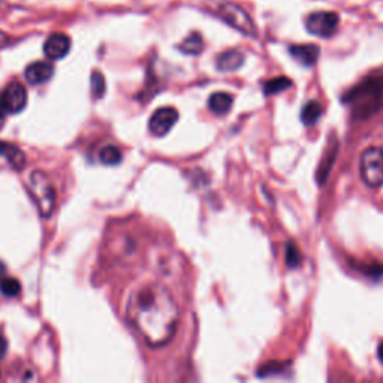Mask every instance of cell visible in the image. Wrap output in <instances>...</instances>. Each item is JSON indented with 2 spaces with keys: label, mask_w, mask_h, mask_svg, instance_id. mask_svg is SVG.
I'll return each mask as SVG.
<instances>
[{
  "label": "cell",
  "mask_w": 383,
  "mask_h": 383,
  "mask_svg": "<svg viewBox=\"0 0 383 383\" xmlns=\"http://www.w3.org/2000/svg\"><path fill=\"white\" fill-rule=\"evenodd\" d=\"M282 372V364L279 362H269L265 364L264 367H261L258 376L259 377H267V376H273V374H279Z\"/></svg>",
  "instance_id": "obj_23"
},
{
  "label": "cell",
  "mask_w": 383,
  "mask_h": 383,
  "mask_svg": "<svg viewBox=\"0 0 383 383\" xmlns=\"http://www.w3.org/2000/svg\"><path fill=\"white\" fill-rule=\"evenodd\" d=\"M71 50V38L65 34H53L44 45V53L50 60H60Z\"/></svg>",
  "instance_id": "obj_9"
},
{
  "label": "cell",
  "mask_w": 383,
  "mask_h": 383,
  "mask_svg": "<svg viewBox=\"0 0 383 383\" xmlns=\"http://www.w3.org/2000/svg\"><path fill=\"white\" fill-rule=\"evenodd\" d=\"M0 292L6 298H15L21 292V284L14 277H4L0 280Z\"/></svg>",
  "instance_id": "obj_20"
},
{
  "label": "cell",
  "mask_w": 383,
  "mask_h": 383,
  "mask_svg": "<svg viewBox=\"0 0 383 383\" xmlns=\"http://www.w3.org/2000/svg\"><path fill=\"white\" fill-rule=\"evenodd\" d=\"M217 12L223 21H227L229 26H232L238 31H242V34L247 36L257 35V27H254L250 15L244 8L232 2H222L217 6Z\"/></svg>",
  "instance_id": "obj_5"
},
{
  "label": "cell",
  "mask_w": 383,
  "mask_h": 383,
  "mask_svg": "<svg viewBox=\"0 0 383 383\" xmlns=\"http://www.w3.org/2000/svg\"><path fill=\"white\" fill-rule=\"evenodd\" d=\"M286 265L289 268H297L301 265V253L294 243H287L286 246Z\"/></svg>",
  "instance_id": "obj_22"
},
{
  "label": "cell",
  "mask_w": 383,
  "mask_h": 383,
  "mask_svg": "<svg viewBox=\"0 0 383 383\" xmlns=\"http://www.w3.org/2000/svg\"><path fill=\"white\" fill-rule=\"evenodd\" d=\"M289 53L298 63H301L302 66L310 68L317 61L321 50H319L317 45L306 44V45H292L289 48Z\"/></svg>",
  "instance_id": "obj_12"
},
{
  "label": "cell",
  "mask_w": 383,
  "mask_h": 383,
  "mask_svg": "<svg viewBox=\"0 0 383 383\" xmlns=\"http://www.w3.org/2000/svg\"><path fill=\"white\" fill-rule=\"evenodd\" d=\"M232 104H234L232 94L225 93V91H216L210 96V99H209V108L214 114H219V116L229 113Z\"/></svg>",
  "instance_id": "obj_14"
},
{
  "label": "cell",
  "mask_w": 383,
  "mask_h": 383,
  "mask_svg": "<svg viewBox=\"0 0 383 383\" xmlns=\"http://www.w3.org/2000/svg\"><path fill=\"white\" fill-rule=\"evenodd\" d=\"M0 157H4L14 171H23L26 168V154L14 144L0 141Z\"/></svg>",
  "instance_id": "obj_11"
},
{
  "label": "cell",
  "mask_w": 383,
  "mask_h": 383,
  "mask_svg": "<svg viewBox=\"0 0 383 383\" xmlns=\"http://www.w3.org/2000/svg\"><path fill=\"white\" fill-rule=\"evenodd\" d=\"M340 19L335 12L317 11L306 19V29L319 38H331L339 29Z\"/></svg>",
  "instance_id": "obj_6"
},
{
  "label": "cell",
  "mask_w": 383,
  "mask_h": 383,
  "mask_svg": "<svg viewBox=\"0 0 383 383\" xmlns=\"http://www.w3.org/2000/svg\"><path fill=\"white\" fill-rule=\"evenodd\" d=\"M9 44V36L5 35L2 30H0V50H2L4 46H6Z\"/></svg>",
  "instance_id": "obj_25"
},
{
  "label": "cell",
  "mask_w": 383,
  "mask_h": 383,
  "mask_svg": "<svg viewBox=\"0 0 383 383\" xmlns=\"http://www.w3.org/2000/svg\"><path fill=\"white\" fill-rule=\"evenodd\" d=\"M243 63H244V54L242 51L228 50L217 57L216 66L220 72H234L242 68Z\"/></svg>",
  "instance_id": "obj_13"
},
{
  "label": "cell",
  "mask_w": 383,
  "mask_h": 383,
  "mask_svg": "<svg viewBox=\"0 0 383 383\" xmlns=\"http://www.w3.org/2000/svg\"><path fill=\"white\" fill-rule=\"evenodd\" d=\"M6 352H8V342L2 334H0V361L5 358Z\"/></svg>",
  "instance_id": "obj_24"
},
{
  "label": "cell",
  "mask_w": 383,
  "mask_h": 383,
  "mask_svg": "<svg viewBox=\"0 0 383 383\" xmlns=\"http://www.w3.org/2000/svg\"><path fill=\"white\" fill-rule=\"evenodd\" d=\"M91 94H93V98L94 99H101L104 98V94H105V89H106V84H105V78L101 72L98 71H94L91 74Z\"/></svg>",
  "instance_id": "obj_21"
},
{
  "label": "cell",
  "mask_w": 383,
  "mask_h": 383,
  "mask_svg": "<svg viewBox=\"0 0 383 383\" xmlns=\"http://www.w3.org/2000/svg\"><path fill=\"white\" fill-rule=\"evenodd\" d=\"M2 101L8 114L21 113L27 105V90L21 83L12 81L2 91Z\"/></svg>",
  "instance_id": "obj_8"
},
{
  "label": "cell",
  "mask_w": 383,
  "mask_h": 383,
  "mask_svg": "<svg viewBox=\"0 0 383 383\" xmlns=\"http://www.w3.org/2000/svg\"><path fill=\"white\" fill-rule=\"evenodd\" d=\"M179 111L174 106H164L156 109L149 121V129L154 136H165L175 123L179 121Z\"/></svg>",
  "instance_id": "obj_7"
},
{
  "label": "cell",
  "mask_w": 383,
  "mask_h": 383,
  "mask_svg": "<svg viewBox=\"0 0 383 383\" xmlns=\"http://www.w3.org/2000/svg\"><path fill=\"white\" fill-rule=\"evenodd\" d=\"M5 273H6V265L0 261V277H4Z\"/></svg>",
  "instance_id": "obj_28"
},
{
  "label": "cell",
  "mask_w": 383,
  "mask_h": 383,
  "mask_svg": "<svg viewBox=\"0 0 383 383\" xmlns=\"http://www.w3.org/2000/svg\"><path fill=\"white\" fill-rule=\"evenodd\" d=\"M335 153H337V141L332 142L331 146L328 147L327 150V154L324 157V161L321 164V166H319V175H317V179H319V183H324L325 179H327V175L334 164V159H335Z\"/></svg>",
  "instance_id": "obj_18"
},
{
  "label": "cell",
  "mask_w": 383,
  "mask_h": 383,
  "mask_svg": "<svg viewBox=\"0 0 383 383\" xmlns=\"http://www.w3.org/2000/svg\"><path fill=\"white\" fill-rule=\"evenodd\" d=\"M6 109H5V105H4V101H2V93H0V121L4 120V117L6 116Z\"/></svg>",
  "instance_id": "obj_26"
},
{
  "label": "cell",
  "mask_w": 383,
  "mask_h": 383,
  "mask_svg": "<svg viewBox=\"0 0 383 383\" xmlns=\"http://www.w3.org/2000/svg\"><path fill=\"white\" fill-rule=\"evenodd\" d=\"M377 358H379V361L383 364V342L379 344V349H377Z\"/></svg>",
  "instance_id": "obj_27"
},
{
  "label": "cell",
  "mask_w": 383,
  "mask_h": 383,
  "mask_svg": "<svg viewBox=\"0 0 383 383\" xmlns=\"http://www.w3.org/2000/svg\"><path fill=\"white\" fill-rule=\"evenodd\" d=\"M54 75V66L48 61H35L26 68L24 76L31 86H39L50 81Z\"/></svg>",
  "instance_id": "obj_10"
},
{
  "label": "cell",
  "mask_w": 383,
  "mask_h": 383,
  "mask_svg": "<svg viewBox=\"0 0 383 383\" xmlns=\"http://www.w3.org/2000/svg\"><path fill=\"white\" fill-rule=\"evenodd\" d=\"M99 161L106 166H117L123 161V153L116 146H105L99 153Z\"/></svg>",
  "instance_id": "obj_16"
},
{
  "label": "cell",
  "mask_w": 383,
  "mask_h": 383,
  "mask_svg": "<svg viewBox=\"0 0 383 383\" xmlns=\"http://www.w3.org/2000/svg\"><path fill=\"white\" fill-rule=\"evenodd\" d=\"M180 51L186 53V54H190V56H197L202 51L204 48V41H202V36L199 34H192L190 36H187L181 44H180Z\"/></svg>",
  "instance_id": "obj_17"
},
{
  "label": "cell",
  "mask_w": 383,
  "mask_h": 383,
  "mask_svg": "<svg viewBox=\"0 0 383 383\" xmlns=\"http://www.w3.org/2000/svg\"><path fill=\"white\" fill-rule=\"evenodd\" d=\"M126 319L147 346L168 344L177 331L180 309L165 286L147 283L131 292L126 302Z\"/></svg>",
  "instance_id": "obj_1"
},
{
  "label": "cell",
  "mask_w": 383,
  "mask_h": 383,
  "mask_svg": "<svg viewBox=\"0 0 383 383\" xmlns=\"http://www.w3.org/2000/svg\"><path fill=\"white\" fill-rule=\"evenodd\" d=\"M27 190L41 217L50 219L56 210V190L50 177L39 169L31 171L27 179Z\"/></svg>",
  "instance_id": "obj_3"
},
{
  "label": "cell",
  "mask_w": 383,
  "mask_h": 383,
  "mask_svg": "<svg viewBox=\"0 0 383 383\" xmlns=\"http://www.w3.org/2000/svg\"><path fill=\"white\" fill-rule=\"evenodd\" d=\"M292 86V81L289 78L286 76H277V78H273L269 79V81L265 83L264 86V91L267 96H271V94H277V93H282L286 89H289Z\"/></svg>",
  "instance_id": "obj_19"
},
{
  "label": "cell",
  "mask_w": 383,
  "mask_h": 383,
  "mask_svg": "<svg viewBox=\"0 0 383 383\" xmlns=\"http://www.w3.org/2000/svg\"><path fill=\"white\" fill-rule=\"evenodd\" d=\"M383 99V76H370L344 94L343 101L352 106L354 113L364 119L374 114Z\"/></svg>",
  "instance_id": "obj_2"
},
{
  "label": "cell",
  "mask_w": 383,
  "mask_h": 383,
  "mask_svg": "<svg viewBox=\"0 0 383 383\" xmlns=\"http://www.w3.org/2000/svg\"><path fill=\"white\" fill-rule=\"evenodd\" d=\"M322 113H324L322 105L319 104L317 101H312V102L306 104L304 108H302L301 120H302V123H304L306 126H312V124H314L319 119H321Z\"/></svg>",
  "instance_id": "obj_15"
},
{
  "label": "cell",
  "mask_w": 383,
  "mask_h": 383,
  "mask_svg": "<svg viewBox=\"0 0 383 383\" xmlns=\"http://www.w3.org/2000/svg\"><path fill=\"white\" fill-rule=\"evenodd\" d=\"M359 172L361 179L369 187L383 186V149H367L361 156Z\"/></svg>",
  "instance_id": "obj_4"
}]
</instances>
